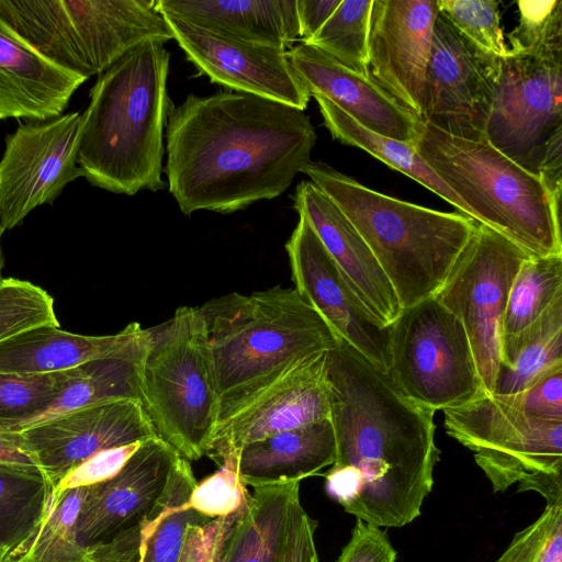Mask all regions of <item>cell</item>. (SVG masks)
Returning a JSON list of instances; mask_svg holds the SVG:
<instances>
[{"label": "cell", "instance_id": "cell-43", "mask_svg": "<svg viewBox=\"0 0 562 562\" xmlns=\"http://www.w3.org/2000/svg\"><path fill=\"white\" fill-rule=\"evenodd\" d=\"M499 396L538 419L562 423V368L519 393Z\"/></svg>", "mask_w": 562, "mask_h": 562}, {"label": "cell", "instance_id": "cell-22", "mask_svg": "<svg viewBox=\"0 0 562 562\" xmlns=\"http://www.w3.org/2000/svg\"><path fill=\"white\" fill-rule=\"evenodd\" d=\"M357 296L384 327L402 307L371 249L344 212L312 181H301L293 198Z\"/></svg>", "mask_w": 562, "mask_h": 562}, {"label": "cell", "instance_id": "cell-35", "mask_svg": "<svg viewBox=\"0 0 562 562\" xmlns=\"http://www.w3.org/2000/svg\"><path fill=\"white\" fill-rule=\"evenodd\" d=\"M372 2L341 0L322 29L303 43L326 53L355 72L370 77L368 48Z\"/></svg>", "mask_w": 562, "mask_h": 562}, {"label": "cell", "instance_id": "cell-37", "mask_svg": "<svg viewBox=\"0 0 562 562\" xmlns=\"http://www.w3.org/2000/svg\"><path fill=\"white\" fill-rule=\"evenodd\" d=\"M438 3L440 13L477 49L501 60L507 57L498 1L438 0Z\"/></svg>", "mask_w": 562, "mask_h": 562}, {"label": "cell", "instance_id": "cell-31", "mask_svg": "<svg viewBox=\"0 0 562 562\" xmlns=\"http://www.w3.org/2000/svg\"><path fill=\"white\" fill-rule=\"evenodd\" d=\"M314 99L318 104L325 126L336 140L369 153L390 168L426 187L453 205L461 214L472 218V213L467 204L435 173L415 147L363 127L323 98L315 97Z\"/></svg>", "mask_w": 562, "mask_h": 562}, {"label": "cell", "instance_id": "cell-15", "mask_svg": "<svg viewBox=\"0 0 562 562\" xmlns=\"http://www.w3.org/2000/svg\"><path fill=\"white\" fill-rule=\"evenodd\" d=\"M285 244L294 290L344 339L389 373V326H382L344 278L317 234L303 216Z\"/></svg>", "mask_w": 562, "mask_h": 562}, {"label": "cell", "instance_id": "cell-6", "mask_svg": "<svg viewBox=\"0 0 562 562\" xmlns=\"http://www.w3.org/2000/svg\"><path fill=\"white\" fill-rule=\"evenodd\" d=\"M417 153L467 204L472 218L529 257L562 256L561 195L492 146L424 124Z\"/></svg>", "mask_w": 562, "mask_h": 562}, {"label": "cell", "instance_id": "cell-21", "mask_svg": "<svg viewBox=\"0 0 562 562\" xmlns=\"http://www.w3.org/2000/svg\"><path fill=\"white\" fill-rule=\"evenodd\" d=\"M286 56L311 97L329 101L376 134L417 147L423 121L371 77L355 72L304 43L292 46Z\"/></svg>", "mask_w": 562, "mask_h": 562}, {"label": "cell", "instance_id": "cell-16", "mask_svg": "<svg viewBox=\"0 0 562 562\" xmlns=\"http://www.w3.org/2000/svg\"><path fill=\"white\" fill-rule=\"evenodd\" d=\"M164 15V14H162ZM173 40L201 75L228 89L305 110L310 93L286 50L239 42L180 18L164 15Z\"/></svg>", "mask_w": 562, "mask_h": 562}, {"label": "cell", "instance_id": "cell-39", "mask_svg": "<svg viewBox=\"0 0 562 562\" xmlns=\"http://www.w3.org/2000/svg\"><path fill=\"white\" fill-rule=\"evenodd\" d=\"M220 469L196 483L189 505L202 516L215 519L244 507L250 493L238 475V451H228L220 459Z\"/></svg>", "mask_w": 562, "mask_h": 562}, {"label": "cell", "instance_id": "cell-17", "mask_svg": "<svg viewBox=\"0 0 562 562\" xmlns=\"http://www.w3.org/2000/svg\"><path fill=\"white\" fill-rule=\"evenodd\" d=\"M21 432L53 488L101 451L158 437L143 403L134 400L82 407Z\"/></svg>", "mask_w": 562, "mask_h": 562}, {"label": "cell", "instance_id": "cell-5", "mask_svg": "<svg viewBox=\"0 0 562 562\" xmlns=\"http://www.w3.org/2000/svg\"><path fill=\"white\" fill-rule=\"evenodd\" d=\"M362 236L402 308L441 289L477 227L471 217L431 210L374 191L323 161L301 170Z\"/></svg>", "mask_w": 562, "mask_h": 562}, {"label": "cell", "instance_id": "cell-44", "mask_svg": "<svg viewBox=\"0 0 562 562\" xmlns=\"http://www.w3.org/2000/svg\"><path fill=\"white\" fill-rule=\"evenodd\" d=\"M140 442L108 449L94 454L65 476L54 490L88 486L112 477L138 449Z\"/></svg>", "mask_w": 562, "mask_h": 562}, {"label": "cell", "instance_id": "cell-47", "mask_svg": "<svg viewBox=\"0 0 562 562\" xmlns=\"http://www.w3.org/2000/svg\"><path fill=\"white\" fill-rule=\"evenodd\" d=\"M140 524L90 547V562H139Z\"/></svg>", "mask_w": 562, "mask_h": 562}, {"label": "cell", "instance_id": "cell-13", "mask_svg": "<svg viewBox=\"0 0 562 562\" xmlns=\"http://www.w3.org/2000/svg\"><path fill=\"white\" fill-rule=\"evenodd\" d=\"M502 63L477 49L439 11L426 70L423 123L452 136L486 139Z\"/></svg>", "mask_w": 562, "mask_h": 562}, {"label": "cell", "instance_id": "cell-25", "mask_svg": "<svg viewBox=\"0 0 562 562\" xmlns=\"http://www.w3.org/2000/svg\"><path fill=\"white\" fill-rule=\"evenodd\" d=\"M156 9L255 45L288 50L300 38L296 0H156Z\"/></svg>", "mask_w": 562, "mask_h": 562}, {"label": "cell", "instance_id": "cell-36", "mask_svg": "<svg viewBox=\"0 0 562 562\" xmlns=\"http://www.w3.org/2000/svg\"><path fill=\"white\" fill-rule=\"evenodd\" d=\"M72 370L48 374L0 373V429L32 418L60 395Z\"/></svg>", "mask_w": 562, "mask_h": 562}, {"label": "cell", "instance_id": "cell-29", "mask_svg": "<svg viewBox=\"0 0 562 562\" xmlns=\"http://www.w3.org/2000/svg\"><path fill=\"white\" fill-rule=\"evenodd\" d=\"M145 349L132 356L97 359L74 368L68 384L50 406L7 430L21 432L66 413L111 401L134 400L144 405L142 362Z\"/></svg>", "mask_w": 562, "mask_h": 562}, {"label": "cell", "instance_id": "cell-7", "mask_svg": "<svg viewBox=\"0 0 562 562\" xmlns=\"http://www.w3.org/2000/svg\"><path fill=\"white\" fill-rule=\"evenodd\" d=\"M0 19L43 57L87 79L145 43L173 40L156 0H0Z\"/></svg>", "mask_w": 562, "mask_h": 562}, {"label": "cell", "instance_id": "cell-26", "mask_svg": "<svg viewBox=\"0 0 562 562\" xmlns=\"http://www.w3.org/2000/svg\"><path fill=\"white\" fill-rule=\"evenodd\" d=\"M336 441L330 418L281 431L238 450V475L246 486L301 482L331 465Z\"/></svg>", "mask_w": 562, "mask_h": 562}, {"label": "cell", "instance_id": "cell-11", "mask_svg": "<svg viewBox=\"0 0 562 562\" xmlns=\"http://www.w3.org/2000/svg\"><path fill=\"white\" fill-rule=\"evenodd\" d=\"M443 414L447 434L474 452L494 493L541 474L562 475L561 422L538 419L487 394Z\"/></svg>", "mask_w": 562, "mask_h": 562}, {"label": "cell", "instance_id": "cell-42", "mask_svg": "<svg viewBox=\"0 0 562 562\" xmlns=\"http://www.w3.org/2000/svg\"><path fill=\"white\" fill-rule=\"evenodd\" d=\"M247 505L232 515L189 526L177 562H215L224 540Z\"/></svg>", "mask_w": 562, "mask_h": 562}, {"label": "cell", "instance_id": "cell-9", "mask_svg": "<svg viewBox=\"0 0 562 562\" xmlns=\"http://www.w3.org/2000/svg\"><path fill=\"white\" fill-rule=\"evenodd\" d=\"M486 140L549 191L562 193V43L510 50L486 127Z\"/></svg>", "mask_w": 562, "mask_h": 562}, {"label": "cell", "instance_id": "cell-32", "mask_svg": "<svg viewBox=\"0 0 562 562\" xmlns=\"http://www.w3.org/2000/svg\"><path fill=\"white\" fill-rule=\"evenodd\" d=\"M87 486L52 492L38 522L12 547L5 562H90L78 541L77 520Z\"/></svg>", "mask_w": 562, "mask_h": 562}, {"label": "cell", "instance_id": "cell-45", "mask_svg": "<svg viewBox=\"0 0 562 562\" xmlns=\"http://www.w3.org/2000/svg\"><path fill=\"white\" fill-rule=\"evenodd\" d=\"M396 550L380 527L357 519L336 562H395Z\"/></svg>", "mask_w": 562, "mask_h": 562}, {"label": "cell", "instance_id": "cell-3", "mask_svg": "<svg viewBox=\"0 0 562 562\" xmlns=\"http://www.w3.org/2000/svg\"><path fill=\"white\" fill-rule=\"evenodd\" d=\"M170 54L148 42L99 75L90 90L77 164L92 186L134 195L159 191L164 132L172 101L167 92Z\"/></svg>", "mask_w": 562, "mask_h": 562}, {"label": "cell", "instance_id": "cell-18", "mask_svg": "<svg viewBox=\"0 0 562 562\" xmlns=\"http://www.w3.org/2000/svg\"><path fill=\"white\" fill-rule=\"evenodd\" d=\"M438 0H373L368 70L402 106L422 120L426 70Z\"/></svg>", "mask_w": 562, "mask_h": 562}, {"label": "cell", "instance_id": "cell-28", "mask_svg": "<svg viewBox=\"0 0 562 562\" xmlns=\"http://www.w3.org/2000/svg\"><path fill=\"white\" fill-rule=\"evenodd\" d=\"M297 496L300 482L255 487L215 562H279L290 507Z\"/></svg>", "mask_w": 562, "mask_h": 562}, {"label": "cell", "instance_id": "cell-27", "mask_svg": "<svg viewBox=\"0 0 562 562\" xmlns=\"http://www.w3.org/2000/svg\"><path fill=\"white\" fill-rule=\"evenodd\" d=\"M562 368V296L522 330L502 338L493 395L519 393Z\"/></svg>", "mask_w": 562, "mask_h": 562}, {"label": "cell", "instance_id": "cell-38", "mask_svg": "<svg viewBox=\"0 0 562 562\" xmlns=\"http://www.w3.org/2000/svg\"><path fill=\"white\" fill-rule=\"evenodd\" d=\"M59 326L53 297L42 288L14 278L0 282V341L32 327Z\"/></svg>", "mask_w": 562, "mask_h": 562}, {"label": "cell", "instance_id": "cell-23", "mask_svg": "<svg viewBox=\"0 0 562 562\" xmlns=\"http://www.w3.org/2000/svg\"><path fill=\"white\" fill-rule=\"evenodd\" d=\"M147 329L131 323L114 335L86 336L42 325L0 341V373L48 374L85 362L143 351Z\"/></svg>", "mask_w": 562, "mask_h": 562}, {"label": "cell", "instance_id": "cell-50", "mask_svg": "<svg viewBox=\"0 0 562 562\" xmlns=\"http://www.w3.org/2000/svg\"><path fill=\"white\" fill-rule=\"evenodd\" d=\"M9 548L5 546H0V562H5V558L8 554Z\"/></svg>", "mask_w": 562, "mask_h": 562}, {"label": "cell", "instance_id": "cell-4", "mask_svg": "<svg viewBox=\"0 0 562 562\" xmlns=\"http://www.w3.org/2000/svg\"><path fill=\"white\" fill-rule=\"evenodd\" d=\"M218 397L217 425L338 337L294 289L228 293L199 306Z\"/></svg>", "mask_w": 562, "mask_h": 562}, {"label": "cell", "instance_id": "cell-2", "mask_svg": "<svg viewBox=\"0 0 562 562\" xmlns=\"http://www.w3.org/2000/svg\"><path fill=\"white\" fill-rule=\"evenodd\" d=\"M303 110L263 97L190 93L166 125L167 187L184 215L228 214L281 195L311 161Z\"/></svg>", "mask_w": 562, "mask_h": 562}, {"label": "cell", "instance_id": "cell-8", "mask_svg": "<svg viewBox=\"0 0 562 562\" xmlns=\"http://www.w3.org/2000/svg\"><path fill=\"white\" fill-rule=\"evenodd\" d=\"M142 389L160 439L189 462L209 453L220 397L200 307H179L168 321L147 328Z\"/></svg>", "mask_w": 562, "mask_h": 562}, {"label": "cell", "instance_id": "cell-46", "mask_svg": "<svg viewBox=\"0 0 562 562\" xmlns=\"http://www.w3.org/2000/svg\"><path fill=\"white\" fill-rule=\"evenodd\" d=\"M317 521L304 510L300 496L294 498L279 562H321L314 539Z\"/></svg>", "mask_w": 562, "mask_h": 562}, {"label": "cell", "instance_id": "cell-49", "mask_svg": "<svg viewBox=\"0 0 562 562\" xmlns=\"http://www.w3.org/2000/svg\"><path fill=\"white\" fill-rule=\"evenodd\" d=\"M0 465L41 472L35 456L20 431L0 429Z\"/></svg>", "mask_w": 562, "mask_h": 562}, {"label": "cell", "instance_id": "cell-12", "mask_svg": "<svg viewBox=\"0 0 562 562\" xmlns=\"http://www.w3.org/2000/svg\"><path fill=\"white\" fill-rule=\"evenodd\" d=\"M528 257L507 238L479 223L434 296L463 325L487 395L494 392L512 284Z\"/></svg>", "mask_w": 562, "mask_h": 562}, {"label": "cell", "instance_id": "cell-19", "mask_svg": "<svg viewBox=\"0 0 562 562\" xmlns=\"http://www.w3.org/2000/svg\"><path fill=\"white\" fill-rule=\"evenodd\" d=\"M327 355L322 352L299 364L218 424L207 454L220 460L249 442L330 418Z\"/></svg>", "mask_w": 562, "mask_h": 562}, {"label": "cell", "instance_id": "cell-24", "mask_svg": "<svg viewBox=\"0 0 562 562\" xmlns=\"http://www.w3.org/2000/svg\"><path fill=\"white\" fill-rule=\"evenodd\" d=\"M86 80L43 57L0 19V120L58 117Z\"/></svg>", "mask_w": 562, "mask_h": 562}, {"label": "cell", "instance_id": "cell-30", "mask_svg": "<svg viewBox=\"0 0 562 562\" xmlns=\"http://www.w3.org/2000/svg\"><path fill=\"white\" fill-rule=\"evenodd\" d=\"M196 483L190 462L180 457L162 493L140 522L139 562H177L187 528L211 520L189 505Z\"/></svg>", "mask_w": 562, "mask_h": 562}, {"label": "cell", "instance_id": "cell-48", "mask_svg": "<svg viewBox=\"0 0 562 562\" xmlns=\"http://www.w3.org/2000/svg\"><path fill=\"white\" fill-rule=\"evenodd\" d=\"M341 0H296L301 42L311 40L327 22Z\"/></svg>", "mask_w": 562, "mask_h": 562}, {"label": "cell", "instance_id": "cell-33", "mask_svg": "<svg viewBox=\"0 0 562 562\" xmlns=\"http://www.w3.org/2000/svg\"><path fill=\"white\" fill-rule=\"evenodd\" d=\"M559 296H562V256L525 259L512 284L503 336L526 328Z\"/></svg>", "mask_w": 562, "mask_h": 562}, {"label": "cell", "instance_id": "cell-20", "mask_svg": "<svg viewBox=\"0 0 562 562\" xmlns=\"http://www.w3.org/2000/svg\"><path fill=\"white\" fill-rule=\"evenodd\" d=\"M179 458L162 439L149 438L115 475L88 485L77 520L79 543L90 548L139 525L162 493Z\"/></svg>", "mask_w": 562, "mask_h": 562}, {"label": "cell", "instance_id": "cell-34", "mask_svg": "<svg viewBox=\"0 0 562 562\" xmlns=\"http://www.w3.org/2000/svg\"><path fill=\"white\" fill-rule=\"evenodd\" d=\"M52 488L40 471L0 465V546L10 550L29 535Z\"/></svg>", "mask_w": 562, "mask_h": 562}, {"label": "cell", "instance_id": "cell-40", "mask_svg": "<svg viewBox=\"0 0 562 562\" xmlns=\"http://www.w3.org/2000/svg\"><path fill=\"white\" fill-rule=\"evenodd\" d=\"M495 562H562V503L546 505Z\"/></svg>", "mask_w": 562, "mask_h": 562}, {"label": "cell", "instance_id": "cell-51", "mask_svg": "<svg viewBox=\"0 0 562 562\" xmlns=\"http://www.w3.org/2000/svg\"><path fill=\"white\" fill-rule=\"evenodd\" d=\"M2 231L0 228V282L2 281V278H1V273H2V268H3V255H2V249H1V236H2Z\"/></svg>", "mask_w": 562, "mask_h": 562}, {"label": "cell", "instance_id": "cell-10", "mask_svg": "<svg viewBox=\"0 0 562 562\" xmlns=\"http://www.w3.org/2000/svg\"><path fill=\"white\" fill-rule=\"evenodd\" d=\"M389 374L408 398L434 412L485 394L461 322L434 296L389 326Z\"/></svg>", "mask_w": 562, "mask_h": 562}, {"label": "cell", "instance_id": "cell-14", "mask_svg": "<svg viewBox=\"0 0 562 562\" xmlns=\"http://www.w3.org/2000/svg\"><path fill=\"white\" fill-rule=\"evenodd\" d=\"M83 112L49 122L20 124L5 138L0 159V228L19 225L35 207L53 203L64 188L82 177L77 155Z\"/></svg>", "mask_w": 562, "mask_h": 562}, {"label": "cell", "instance_id": "cell-41", "mask_svg": "<svg viewBox=\"0 0 562 562\" xmlns=\"http://www.w3.org/2000/svg\"><path fill=\"white\" fill-rule=\"evenodd\" d=\"M519 22L509 33L510 50L562 42V0H519Z\"/></svg>", "mask_w": 562, "mask_h": 562}, {"label": "cell", "instance_id": "cell-1", "mask_svg": "<svg viewBox=\"0 0 562 562\" xmlns=\"http://www.w3.org/2000/svg\"><path fill=\"white\" fill-rule=\"evenodd\" d=\"M336 457L327 494L378 527H404L422 514L440 459L435 412L405 396L387 372L338 338L328 351Z\"/></svg>", "mask_w": 562, "mask_h": 562}]
</instances>
